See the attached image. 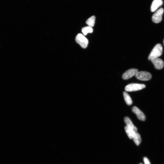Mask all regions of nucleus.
I'll return each mask as SVG.
<instances>
[{"label": "nucleus", "mask_w": 164, "mask_h": 164, "mask_svg": "<svg viewBox=\"0 0 164 164\" xmlns=\"http://www.w3.org/2000/svg\"><path fill=\"white\" fill-rule=\"evenodd\" d=\"M163 51V49L160 43L157 44L149 55L148 59L149 60H151L153 59L158 58L162 54Z\"/></svg>", "instance_id": "1"}, {"label": "nucleus", "mask_w": 164, "mask_h": 164, "mask_svg": "<svg viewBox=\"0 0 164 164\" xmlns=\"http://www.w3.org/2000/svg\"><path fill=\"white\" fill-rule=\"evenodd\" d=\"M146 85L143 84L132 83L128 85L125 88V90L127 92L136 91L142 90L145 88Z\"/></svg>", "instance_id": "2"}, {"label": "nucleus", "mask_w": 164, "mask_h": 164, "mask_svg": "<svg viewBox=\"0 0 164 164\" xmlns=\"http://www.w3.org/2000/svg\"><path fill=\"white\" fill-rule=\"evenodd\" d=\"M135 76L138 79L143 81L149 80L152 77L150 73L145 71H138Z\"/></svg>", "instance_id": "3"}, {"label": "nucleus", "mask_w": 164, "mask_h": 164, "mask_svg": "<svg viewBox=\"0 0 164 164\" xmlns=\"http://www.w3.org/2000/svg\"><path fill=\"white\" fill-rule=\"evenodd\" d=\"M76 42L79 44L83 49H86L88 43V40L81 34H79L76 36Z\"/></svg>", "instance_id": "4"}, {"label": "nucleus", "mask_w": 164, "mask_h": 164, "mask_svg": "<svg viewBox=\"0 0 164 164\" xmlns=\"http://www.w3.org/2000/svg\"><path fill=\"white\" fill-rule=\"evenodd\" d=\"M164 12V10L161 8L157 11L153 15L152 17L153 21L155 23L160 22L162 18V15Z\"/></svg>", "instance_id": "5"}, {"label": "nucleus", "mask_w": 164, "mask_h": 164, "mask_svg": "<svg viewBox=\"0 0 164 164\" xmlns=\"http://www.w3.org/2000/svg\"><path fill=\"white\" fill-rule=\"evenodd\" d=\"M138 71V69L135 68L130 69L126 71L123 74L122 78L124 80H128L135 76Z\"/></svg>", "instance_id": "6"}, {"label": "nucleus", "mask_w": 164, "mask_h": 164, "mask_svg": "<svg viewBox=\"0 0 164 164\" xmlns=\"http://www.w3.org/2000/svg\"><path fill=\"white\" fill-rule=\"evenodd\" d=\"M132 111L135 114L137 118L140 121H145L146 117L143 113L136 107H134L132 109Z\"/></svg>", "instance_id": "7"}, {"label": "nucleus", "mask_w": 164, "mask_h": 164, "mask_svg": "<svg viewBox=\"0 0 164 164\" xmlns=\"http://www.w3.org/2000/svg\"><path fill=\"white\" fill-rule=\"evenodd\" d=\"M151 61L153 64L155 68L157 69H161L164 66L163 61L161 59L157 58L152 60Z\"/></svg>", "instance_id": "8"}, {"label": "nucleus", "mask_w": 164, "mask_h": 164, "mask_svg": "<svg viewBox=\"0 0 164 164\" xmlns=\"http://www.w3.org/2000/svg\"><path fill=\"white\" fill-rule=\"evenodd\" d=\"M124 121L126 126L134 132H137V128L134 125L130 118L128 117H126L124 118Z\"/></svg>", "instance_id": "9"}, {"label": "nucleus", "mask_w": 164, "mask_h": 164, "mask_svg": "<svg viewBox=\"0 0 164 164\" xmlns=\"http://www.w3.org/2000/svg\"><path fill=\"white\" fill-rule=\"evenodd\" d=\"M163 4L162 0H154L151 6V12H153L155 11Z\"/></svg>", "instance_id": "10"}, {"label": "nucleus", "mask_w": 164, "mask_h": 164, "mask_svg": "<svg viewBox=\"0 0 164 164\" xmlns=\"http://www.w3.org/2000/svg\"><path fill=\"white\" fill-rule=\"evenodd\" d=\"M132 139L136 145L139 146L141 143L142 139L140 134L137 132H134L132 134Z\"/></svg>", "instance_id": "11"}, {"label": "nucleus", "mask_w": 164, "mask_h": 164, "mask_svg": "<svg viewBox=\"0 0 164 164\" xmlns=\"http://www.w3.org/2000/svg\"><path fill=\"white\" fill-rule=\"evenodd\" d=\"M123 94L125 100L127 105H131L132 103V101L129 95L126 92H124Z\"/></svg>", "instance_id": "12"}, {"label": "nucleus", "mask_w": 164, "mask_h": 164, "mask_svg": "<svg viewBox=\"0 0 164 164\" xmlns=\"http://www.w3.org/2000/svg\"><path fill=\"white\" fill-rule=\"evenodd\" d=\"M96 20V17L93 16L88 18L86 21V24L89 26L92 27L95 25Z\"/></svg>", "instance_id": "13"}, {"label": "nucleus", "mask_w": 164, "mask_h": 164, "mask_svg": "<svg viewBox=\"0 0 164 164\" xmlns=\"http://www.w3.org/2000/svg\"><path fill=\"white\" fill-rule=\"evenodd\" d=\"M82 32L84 35H86L88 33H93V29L90 26L85 27L82 28Z\"/></svg>", "instance_id": "14"}, {"label": "nucleus", "mask_w": 164, "mask_h": 164, "mask_svg": "<svg viewBox=\"0 0 164 164\" xmlns=\"http://www.w3.org/2000/svg\"><path fill=\"white\" fill-rule=\"evenodd\" d=\"M125 129L129 138L130 139H132V134L134 132L131 130L126 126L125 127Z\"/></svg>", "instance_id": "15"}, {"label": "nucleus", "mask_w": 164, "mask_h": 164, "mask_svg": "<svg viewBox=\"0 0 164 164\" xmlns=\"http://www.w3.org/2000/svg\"><path fill=\"white\" fill-rule=\"evenodd\" d=\"M145 164H151L149 160L146 157H144L143 159Z\"/></svg>", "instance_id": "16"}, {"label": "nucleus", "mask_w": 164, "mask_h": 164, "mask_svg": "<svg viewBox=\"0 0 164 164\" xmlns=\"http://www.w3.org/2000/svg\"><path fill=\"white\" fill-rule=\"evenodd\" d=\"M163 43L164 45V40H163Z\"/></svg>", "instance_id": "17"}, {"label": "nucleus", "mask_w": 164, "mask_h": 164, "mask_svg": "<svg viewBox=\"0 0 164 164\" xmlns=\"http://www.w3.org/2000/svg\"><path fill=\"white\" fill-rule=\"evenodd\" d=\"M139 164H142V163H140Z\"/></svg>", "instance_id": "18"}]
</instances>
